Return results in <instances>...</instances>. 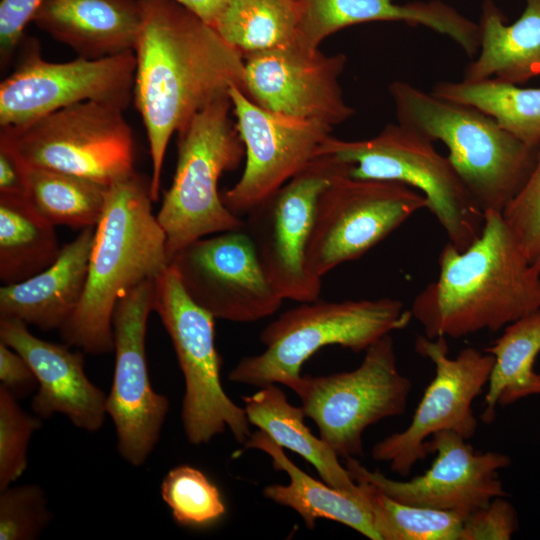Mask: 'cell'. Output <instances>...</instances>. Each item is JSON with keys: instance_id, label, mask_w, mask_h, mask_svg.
I'll return each instance as SVG.
<instances>
[{"instance_id": "20", "label": "cell", "mask_w": 540, "mask_h": 540, "mask_svg": "<svg viewBox=\"0 0 540 540\" xmlns=\"http://www.w3.org/2000/svg\"><path fill=\"white\" fill-rule=\"evenodd\" d=\"M0 341L23 357L37 378L31 402L35 415L47 419L59 413L87 432L102 428L108 416L107 394L87 377L83 351L40 339L16 319H0Z\"/></svg>"}, {"instance_id": "24", "label": "cell", "mask_w": 540, "mask_h": 540, "mask_svg": "<svg viewBox=\"0 0 540 540\" xmlns=\"http://www.w3.org/2000/svg\"><path fill=\"white\" fill-rule=\"evenodd\" d=\"M521 16L506 24L493 0H484L478 23V56L464 70L463 80L493 78L522 84L540 76V0H524Z\"/></svg>"}, {"instance_id": "26", "label": "cell", "mask_w": 540, "mask_h": 540, "mask_svg": "<svg viewBox=\"0 0 540 540\" xmlns=\"http://www.w3.org/2000/svg\"><path fill=\"white\" fill-rule=\"evenodd\" d=\"M243 401L250 424L308 461L325 483L363 501L360 486L341 465L338 455L310 431L304 423L303 408L292 405L277 384L261 387Z\"/></svg>"}, {"instance_id": "39", "label": "cell", "mask_w": 540, "mask_h": 540, "mask_svg": "<svg viewBox=\"0 0 540 540\" xmlns=\"http://www.w3.org/2000/svg\"><path fill=\"white\" fill-rule=\"evenodd\" d=\"M0 386L18 400L37 390V378L28 362L13 348L0 341Z\"/></svg>"}, {"instance_id": "21", "label": "cell", "mask_w": 540, "mask_h": 540, "mask_svg": "<svg viewBox=\"0 0 540 540\" xmlns=\"http://www.w3.org/2000/svg\"><path fill=\"white\" fill-rule=\"evenodd\" d=\"M376 21L422 25L449 37L473 58L479 51L478 23L440 0L404 4L393 0H305L298 43L309 50L346 27Z\"/></svg>"}, {"instance_id": "11", "label": "cell", "mask_w": 540, "mask_h": 540, "mask_svg": "<svg viewBox=\"0 0 540 540\" xmlns=\"http://www.w3.org/2000/svg\"><path fill=\"white\" fill-rule=\"evenodd\" d=\"M349 166L333 154H322L245 216L244 229L260 263L283 299H319L321 279L306 265V250L318 199Z\"/></svg>"}, {"instance_id": "35", "label": "cell", "mask_w": 540, "mask_h": 540, "mask_svg": "<svg viewBox=\"0 0 540 540\" xmlns=\"http://www.w3.org/2000/svg\"><path fill=\"white\" fill-rule=\"evenodd\" d=\"M52 518L45 490L38 484L0 490V540H36Z\"/></svg>"}, {"instance_id": "41", "label": "cell", "mask_w": 540, "mask_h": 540, "mask_svg": "<svg viewBox=\"0 0 540 540\" xmlns=\"http://www.w3.org/2000/svg\"><path fill=\"white\" fill-rule=\"evenodd\" d=\"M207 24L213 26L228 0H174Z\"/></svg>"}, {"instance_id": "2", "label": "cell", "mask_w": 540, "mask_h": 540, "mask_svg": "<svg viewBox=\"0 0 540 540\" xmlns=\"http://www.w3.org/2000/svg\"><path fill=\"white\" fill-rule=\"evenodd\" d=\"M438 262L410 309L430 339L496 332L540 309V270L502 212L486 211L480 236L463 251L448 242Z\"/></svg>"}, {"instance_id": "34", "label": "cell", "mask_w": 540, "mask_h": 540, "mask_svg": "<svg viewBox=\"0 0 540 540\" xmlns=\"http://www.w3.org/2000/svg\"><path fill=\"white\" fill-rule=\"evenodd\" d=\"M42 420L26 412L19 400L0 386V490L24 474L29 443Z\"/></svg>"}, {"instance_id": "25", "label": "cell", "mask_w": 540, "mask_h": 540, "mask_svg": "<svg viewBox=\"0 0 540 540\" xmlns=\"http://www.w3.org/2000/svg\"><path fill=\"white\" fill-rule=\"evenodd\" d=\"M244 447L263 451L272 459L275 470L287 473L289 484L268 485L262 493L276 504L297 512L307 528L313 529L318 519H327L348 526L369 539L380 540L370 512L361 499L309 476L263 430L251 433Z\"/></svg>"}, {"instance_id": "7", "label": "cell", "mask_w": 540, "mask_h": 540, "mask_svg": "<svg viewBox=\"0 0 540 540\" xmlns=\"http://www.w3.org/2000/svg\"><path fill=\"white\" fill-rule=\"evenodd\" d=\"M433 143L397 122L369 139L347 141L331 136L321 154H333L345 162L352 178L398 182L420 192L449 242L463 251L480 236L485 212Z\"/></svg>"}, {"instance_id": "33", "label": "cell", "mask_w": 540, "mask_h": 540, "mask_svg": "<svg viewBox=\"0 0 540 540\" xmlns=\"http://www.w3.org/2000/svg\"><path fill=\"white\" fill-rule=\"evenodd\" d=\"M160 493L174 521L181 526H210L226 512L218 487L190 465L169 470L161 482Z\"/></svg>"}, {"instance_id": "19", "label": "cell", "mask_w": 540, "mask_h": 540, "mask_svg": "<svg viewBox=\"0 0 540 540\" xmlns=\"http://www.w3.org/2000/svg\"><path fill=\"white\" fill-rule=\"evenodd\" d=\"M346 62L342 53L327 55L299 43L248 53L244 93L267 110L333 128L355 113L339 82Z\"/></svg>"}, {"instance_id": "4", "label": "cell", "mask_w": 540, "mask_h": 540, "mask_svg": "<svg viewBox=\"0 0 540 540\" xmlns=\"http://www.w3.org/2000/svg\"><path fill=\"white\" fill-rule=\"evenodd\" d=\"M398 123L432 142L448 159L481 209L503 212L526 180L532 148L478 109L436 97L403 81L389 85Z\"/></svg>"}, {"instance_id": "10", "label": "cell", "mask_w": 540, "mask_h": 540, "mask_svg": "<svg viewBox=\"0 0 540 540\" xmlns=\"http://www.w3.org/2000/svg\"><path fill=\"white\" fill-rule=\"evenodd\" d=\"M411 387L397 366L394 341L387 334L365 350L357 368L302 375L292 391L316 424L320 438L346 459L363 455L365 429L405 413Z\"/></svg>"}, {"instance_id": "29", "label": "cell", "mask_w": 540, "mask_h": 540, "mask_svg": "<svg viewBox=\"0 0 540 540\" xmlns=\"http://www.w3.org/2000/svg\"><path fill=\"white\" fill-rule=\"evenodd\" d=\"M433 95L468 105L532 148L540 145V87L523 88L493 78L476 81H440Z\"/></svg>"}, {"instance_id": "18", "label": "cell", "mask_w": 540, "mask_h": 540, "mask_svg": "<svg viewBox=\"0 0 540 540\" xmlns=\"http://www.w3.org/2000/svg\"><path fill=\"white\" fill-rule=\"evenodd\" d=\"M429 446L436 454L431 467L409 480L388 478L353 457L344 459L345 467L354 481L368 482L399 502L465 517L492 499L507 495L498 472L511 464L508 455L476 452L466 439L452 431L435 433Z\"/></svg>"}, {"instance_id": "15", "label": "cell", "mask_w": 540, "mask_h": 540, "mask_svg": "<svg viewBox=\"0 0 540 540\" xmlns=\"http://www.w3.org/2000/svg\"><path fill=\"white\" fill-rule=\"evenodd\" d=\"M153 296L154 281L142 283L119 300L112 318L115 365L107 415L118 453L135 467L155 449L170 406L153 389L148 371L145 342Z\"/></svg>"}, {"instance_id": "36", "label": "cell", "mask_w": 540, "mask_h": 540, "mask_svg": "<svg viewBox=\"0 0 540 540\" xmlns=\"http://www.w3.org/2000/svg\"><path fill=\"white\" fill-rule=\"evenodd\" d=\"M502 214L528 260L540 270V145L526 180Z\"/></svg>"}, {"instance_id": "38", "label": "cell", "mask_w": 540, "mask_h": 540, "mask_svg": "<svg viewBox=\"0 0 540 540\" xmlns=\"http://www.w3.org/2000/svg\"><path fill=\"white\" fill-rule=\"evenodd\" d=\"M46 0L0 1V62L5 68L24 38V30Z\"/></svg>"}, {"instance_id": "14", "label": "cell", "mask_w": 540, "mask_h": 540, "mask_svg": "<svg viewBox=\"0 0 540 540\" xmlns=\"http://www.w3.org/2000/svg\"><path fill=\"white\" fill-rule=\"evenodd\" d=\"M135 71L133 51L55 63L43 59L37 40L29 39L15 69L0 84V127H20L84 101L125 110L133 99Z\"/></svg>"}, {"instance_id": "17", "label": "cell", "mask_w": 540, "mask_h": 540, "mask_svg": "<svg viewBox=\"0 0 540 540\" xmlns=\"http://www.w3.org/2000/svg\"><path fill=\"white\" fill-rule=\"evenodd\" d=\"M228 96L246 163L239 180L221 197L241 217L322 155L333 128L267 110L238 87H231Z\"/></svg>"}, {"instance_id": "6", "label": "cell", "mask_w": 540, "mask_h": 540, "mask_svg": "<svg viewBox=\"0 0 540 540\" xmlns=\"http://www.w3.org/2000/svg\"><path fill=\"white\" fill-rule=\"evenodd\" d=\"M231 110L229 96H222L177 132L175 174L156 214L169 260L199 238L244 227V219L224 205L218 191L222 174L236 169L245 156Z\"/></svg>"}, {"instance_id": "1", "label": "cell", "mask_w": 540, "mask_h": 540, "mask_svg": "<svg viewBox=\"0 0 540 540\" xmlns=\"http://www.w3.org/2000/svg\"><path fill=\"white\" fill-rule=\"evenodd\" d=\"M142 26L134 50L133 100L152 163L153 201L160 194L174 133L231 87L244 92V56L209 24L174 0H138Z\"/></svg>"}, {"instance_id": "28", "label": "cell", "mask_w": 540, "mask_h": 540, "mask_svg": "<svg viewBox=\"0 0 540 540\" xmlns=\"http://www.w3.org/2000/svg\"><path fill=\"white\" fill-rule=\"evenodd\" d=\"M55 226L25 195H0V280L22 282L50 266L59 256Z\"/></svg>"}, {"instance_id": "12", "label": "cell", "mask_w": 540, "mask_h": 540, "mask_svg": "<svg viewBox=\"0 0 540 540\" xmlns=\"http://www.w3.org/2000/svg\"><path fill=\"white\" fill-rule=\"evenodd\" d=\"M423 208L426 198L407 185L349 175L336 179L317 202L306 250L309 272L322 279L364 255Z\"/></svg>"}, {"instance_id": "30", "label": "cell", "mask_w": 540, "mask_h": 540, "mask_svg": "<svg viewBox=\"0 0 540 540\" xmlns=\"http://www.w3.org/2000/svg\"><path fill=\"white\" fill-rule=\"evenodd\" d=\"M305 0H228L213 28L243 56L298 43Z\"/></svg>"}, {"instance_id": "8", "label": "cell", "mask_w": 540, "mask_h": 540, "mask_svg": "<svg viewBox=\"0 0 540 540\" xmlns=\"http://www.w3.org/2000/svg\"><path fill=\"white\" fill-rule=\"evenodd\" d=\"M153 311L171 339L184 376L180 417L187 441L206 444L228 429L244 444L251 434L250 422L244 407L223 389L215 318L190 298L171 266L154 281Z\"/></svg>"}, {"instance_id": "32", "label": "cell", "mask_w": 540, "mask_h": 540, "mask_svg": "<svg viewBox=\"0 0 540 540\" xmlns=\"http://www.w3.org/2000/svg\"><path fill=\"white\" fill-rule=\"evenodd\" d=\"M361 489L380 540H459L465 516L399 502L365 481Z\"/></svg>"}, {"instance_id": "9", "label": "cell", "mask_w": 540, "mask_h": 540, "mask_svg": "<svg viewBox=\"0 0 540 540\" xmlns=\"http://www.w3.org/2000/svg\"><path fill=\"white\" fill-rule=\"evenodd\" d=\"M123 111L95 101L76 103L23 126L1 128L0 142L27 165L110 186L135 171L133 132Z\"/></svg>"}, {"instance_id": "13", "label": "cell", "mask_w": 540, "mask_h": 540, "mask_svg": "<svg viewBox=\"0 0 540 540\" xmlns=\"http://www.w3.org/2000/svg\"><path fill=\"white\" fill-rule=\"evenodd\" d=\"M414 347L434 364L435 376L409 425L377 442L371 451L374 460L388 462L401 477L431 454L429 440L435 433L452 431L466 440L475 434L478 420L472 404L487 385L494 363L491 354L473 347L450 357L444 337L419 335Z\"/></svg>"}, {"instance_id": "3", "label": "cell", "mask_w": 540, "mask_h": 540, "mask_svg": "<svg viewBox=\"0 0 540 540\" xmlns=\"http://www.w3.org/2000/svg\"><path fill=\"white\" fill-rule=\"evenodd\" d=\"M153 202L150 178L136 171L108 186L82 299L59 330L68 346L92 355L113 352L117 303L169 268L166 235L153 213Z\"/></svg>"}, {"instance_id": "31", "label": "cell", "mask_w": 540, "mask_h": 540, "mask_svg": "<svg viewBox=\"0 0 540 540\" xmlns=\"http://www.w3.org/2000/svg\"><path fill=\"white\" fill-rule=\"evenodd\" d=\"M22 167L27 198L51 224L80 231L96 227L105 208L108 186L24 162Z\"/></svg>"}, {"instance_id": "23", "label": "cell", "mask_w": 540, "mask_h": 540, "mask_svg": "<svg viewBox=\"0 0 540 540\" xmlns=\"http://www.w3.org/2000/svg\"><path fill=\"white\" fill-rule=\"evenodd\" d=\"M32 22L86 59L135 50L142 26L138 0H46Z\"/></svg>"}, {"instance_id": "22", "label": "cell", "mask_w": 540, "mask_h": 540, "mask_svg": "<svg viewBox=\"0 0 540 540\" xmlns=\"http://www.w3.org/2000/svg\"><path fill=\"white\" fill-rule=\"evenodd\" d=\"M95 227L62 246L46 269L0 288V319H16L42 331L60 330L78 307L86 285Z\"/></svg>"}, {"instance_id": "40", "label": "cell", "mask_w": 540, "mask_h": 540, "mask_svg": "<svg viewBox=\"0 0 540 540\" xmlns=\"http://www.w3.org/2000/svg\"><path fill=\"white\" fill-rule=\"evenodd\" d=\"M0 195H25L26 188L21 160L0 142Z\"/></svg>"}, {"instance_id": "16", "label": "cell", "mask_w": 540, "mask_h": 540, "mask_svg": "<svg viewBox=\"0 0 540 540\" xmlns=\"http://www.w3.org/2000/svg\"><path fill=\"white\" fill-rule=\"evenodd\" d=\"M190 298L215 319L255 322L283 298L267 277L244 227L199 238L170 260Z\"/></svg>"}, {"instance_id": "27", "label": "cell", "mask_w": 540, "mask_h": 540, "mask_svg": "<svg viewBox=\"0 0 540 540\" xmlns=\"http://www.w3.org/2000/svg\"><path fill=\"white\" fill-rule=\"evenodd\" d=\"M484 351L494 358L481 413V420L490 424L498 405L540 395V373L534 369L540 353V309L507 325Z\"/></svg>"}, {"instance_id": "37", "label": "cell", "mask_w": 540, "mask_h": 540, "mask_svg": "<svg viewBox=\"0 0 540 540\" xmlns=\"http://www.w3.org/2000/svg\"><path fill=\"white\" fill-rule=\"evenodd\" d=\"M518 529L514 506L496 497L465 517L459 540H508Z\"/></svg>"}, {"instance_id": "5", "label": "cell", "mask_w": 540, "mask_h": 540, "mask_svg": "<svg viewBox=\"0 0 540 540\" xmlns=\"http://www.w3.org/2000/svg\"><path fill=\"white\" fill-rule=\"evenodd\" d=\"M411 310L397 299L314 300L281 313L260 333L262 353L242 358L228 374L254 387L282 384L293 389L303 364L321 348L339 345L358 353L408 326Z\"/></svg>"}]
</instances>
